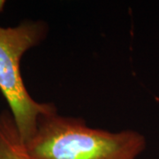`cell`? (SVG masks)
<instances>
[{
    "label": "cell",
    "instance_id": "obj_4",
    "mask_svg": "<svg viewBox=\"0 0 159 159\" xmlns=\"http://www.w3.org/2000/svg\"><path fill=\"white\" fill-rule=\"evenodd\" d=\"M6 1H4V0H0V12L4 11V8H5V6H6Z\"/></svg>",
    "mask_w": 159,
    "mask_h": 159
},
{
    "label": "cell",
    "instance_id": "obj_3",
    "mask_svg": "<svg viewBox=\"0 0 159 159\" xmlns=\"http://www.w3.org/2000/svg\"><path fill=\"white\" fill-rule=\"evenodd\" d=\"M0 159H30L10 111H0Z\"/></svg>",
    "mask_w": 159,
    "mask_h": 159
},
{
    "label": "cell",
    "instance_id": "obj_2",
    "mask_svg": "<svg viewBox=\"0 0 159 159\" xmlns=\"http://www.w3.org/2000/svg\"><path fill=\"white\" fill-rule=\"evenodd\" d=\"M48 33V24L41 20H26L13 27L0 26V91L23 142L34 134L40 116L57 111L55 104L37 102L31 97L20 70L25 53L42 43Z\"/></svg>",
    "mask_w": 159,
    "mask_h": 159
},
{
    "label": "cell",
    "instance_id": "obj_1",
    "mask_svg": "<svg viewBox=\"0 0 159 159\" xmlns=\"http://www.w3.org/2000/svg\"><path fill=\"white\" fill-rule=\"evenodd\" d=\"M24 146L30 159H136L147 141L136 130L93 128L84 119L57 111L40 116Z\"/></svg>",
    "mask_w": 159,
    "mask_h": 159
}]
</instances>
